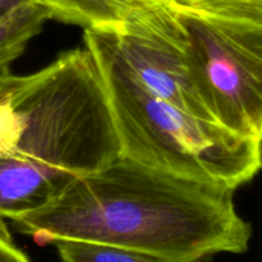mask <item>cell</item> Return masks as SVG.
Returning <instances> with one entry per match:
<instances>
[{
  "label": "cell",
  "instance_id": "3957f363",
  "mask_svg": "<svg viewBox=\"0 0 262 262\" xmlns=\"http://www.w3.org/2000/svg\"><path fill=\"white\" fill-rule=\"evenodd\" d=\"M89 53L105 84L122 156L182 178L233 189L260 173V141L182 112L150 94L109 58Z\"/></svg>",
  "mask_w": 262,
  "mask_h": 262
},
{
  "label": "cell",
  "instance_id": "9c48e42d",
  "mask_svg": "<svg viewBox=\"0 0 262 262\" xmlns=\"http://www.w3.org/2000/svg\"><path fill=\"white\" fill-rule=\"evenodd\" d=\"M197 14L262 26V0H165Z\"/></svg>",
  "mask_w": 262,
  "mask_h": 262
},
{
  "label": "cell",
  "instance_id": "30bf717a",
  "mask_svg": "<svg viewBox=\"0 0 262 262\" xmlns=\"http://www.w3.org/2000/svg\"><path fill=\"white\" fill-rule=\"evenodd\" d=\"M0 262H31V260L13 245L12 241L0 237Z\"/></svg>",
  "mask_w": 262,
  "mask_h": 262
},
{
  "label": "cell",
  "instance_id": "8fae6325",
  "mask_svg": "<svg viewBox=\"0 0 262 262\" xmlns=\"http://www.w3.org/2000/svg\"><path fill=\"white\" fill-rule=\"evenodd\" d=\"M26 2H30V0H0V17L5 15L10 10L19 7L20 4H23Z\"/></svg>",
  "mask_w": 262,
  "mask_h": 262
},
{
  "label": "cell",
  "instance_id": "277c9868",
  "mask_svg": "<svg viewBox=\"0 0 262 262\" xmlns=\"http://www.w3.org/2000/svg\"><path fill=\"white\" fill-rule=\"evenodd\" d=\"M174 8L202 104L216 124L262 142V26Z\"/></svg>",
  "mask_w": 262,
  "mask_h": 262
},
{
  "label": "cell",
  "instance_id": "ba28073f",
  "mask_svg": "<svg viewBox=\"0 0 262 262\" xmlns=\"http://www.w3.org/2000/svg\"><path fill=\"white\" fill-rule=\"evenodd\" d=\"M53 245L61 262H166L147 253L105 243L61 239Z\"/></svg>",
  "mask_w": 262,
  "mask_h": 262
},
{
  "label": "cell",
  "instance_id": "8992f818",
  "mask_svg": "<svg viewBox=\"0 0 262 262\" xmlns=\"http://www.w3.org/2000/svg\"><path fill=\"white\" fill-rule=\"evenodd\" d=\"M51 18L90 30H114L163 0H37Z\"/></svg>",
  "mask_w": 262,
  "mask_h": 262
},
{
  "label": "cell",
  "instance_id": "7a4b0ae2",
  "mask_svg": "<svg viewBox=\"0 0 262 262\" xmlns=\"http://www.w3.org/2000/svg\"><path fill=\"white\" fill-rule=\"evenodd\" d=\"M30 77L27 125L13 155L0 158V237L7 239L5 219L48 206L77 179L122 156L105 84L87 49L67 51Z\"/></svg>",
  "mask_w": 262,
  "mask_h": 262
},
{
  "label": "cell",
  "instance_id": "5b68a950",
  "mask_svg": "<svg viewBox=\"0 0 262 262\" xmlns=\"http://www.w3.org/2000/svg\"><path fill=\"white\" fill-rule=\"evenodd\" d=\"M184 41L178 12L165 0L114 30H84L87 50L109 58L156 97L215 123L189 78Z\"/></svg>",
  "mask_w": 262,
  "mask_h": 262
},
{
  "label": "cell",
  "instance_id": "6da1fadb",
  "mask_svg": "<svg viewBox=\"0 0 262 262\" xmlns=\"http://www.w3.org/2000/svg\"><path fill=\"white\" fill-rule=\"evenodd\" d=\"M234 191L120 156L12 223L41 245L87 241L166 262H214L217 255L250 248L252 227L237 212Z\"/></svg>",
  "mask_w": 262,
  "mask_h": 262
},
{
  "label": "cell",
  "instance_id": "52a82bcc",
  "mask_svg": "<svg viewBox=\"0 0 262 262\" xmlns=\"http://www.w3.org/2000/svg\"><path fill=\"white\" fill-rule=\"evenodd\" d=\"M50 18L48 8L37 0L23 3L0 17V68L18 58Z\"/></svg>",
  "mask_w": 262,
  "mask_h": 262
}]
</instances>
